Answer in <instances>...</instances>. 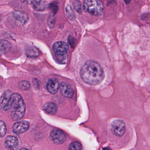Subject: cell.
Masks as SVG:
<instances>
[{
  "label": "cell",
  "instance_id": "cell-15",
  "mask_svg": "<svg viewBox=\"0 0 150 150\" xmlns=\"http://www.w3.org/2000/svg\"><path fill=\"white\" fill-rule=\"evenodd\" d=\"M25 54L29 58H36L38 55V50L33 47H29L25 50Z\"/></svg>",
  "mask_w": 150,
  "mask_h": 150
},
{
  "label": "cell",
  "instance_id": "cell-24",
  "mask_svg": "<svg viewBox=\"0 0 150 150\" xmlns=\"http://www.w3.org/2000/svg\"><path fill=\"white\" fill-rule=\"evenodd\" d=\"M124 1H125V2L126 3L129 4V2H130V1H131V0H124Z\"/></svg>",
  "mask_w": 150,
  "mask_h": 150
},
{
  "label": "cell",
  "instance_id": "cell-26",
  "mask_svg": "<svg viewBox=\"0 0 150 150\" xmlns=\"http://www.w3.org/2000/svg\"><path fill=\"white\" fill-rule=\"evenodd\" d=\"M19 150H30L28 149H25V148H23V149H20Z\"/></svg>",
  "mask_w": 150,
  "mask_h": 150
},
{
  "label": "cell",
  "instance_id": "cell-19",
  "mask_svg": "<svg viewBox=\"0 0 150 150\" xmlns=\"http://www.w3.org/2000/svg\"><path fill=\"white\" fill-rule=\"evenodd\" d=\"M7 129L5 123L2 121L0 120V137H3L6 134Z\"/></svg>",
  "mask_w": 150,
  "mask_h": 150
},
{
  "label": "cell",
  "instance_id": "cell-13",
  "mask_svg": "<svg viewBox=\"0 0 150 150\" xmlns=\"http://www.w3.org/2000/svg\"><path fill=\"white\" fill-rule=\"evenodd\" d=\"M11 45L8 40L0 39V54H4L9 52Z\"/></svg>",
  "mask_w": 150,
  "mask_h": 150
},
{
  "label": "cell",
  "instance_id": "cell-8",
  "mask_svg": "<svg viewBox=\"0 0 150 150\" xmlns=\"http://www.w3.org/2000/svg\"><path fill=\"white\" fill-rule=\"evenodd\" d=\"M30 125L27 122L25 121L17 122L13 124L12 127V130L15 134H23L26 132L29 128Z\"/></svg>",
  "mask_w": 150,
  "mask_h": 150
},
{
  "label": "cell",
  "instance_id": "cell-4",
  "mask_svg": "<svg viewBox=\"0 0 150 150\" xmlns=\"http://www.w3.org/2000/svg\"><path fill=\"white\" fill-rule=\"evenodd\" d=\"M53 49L58 62L61 64L67 63L68 59V46L63 41H58L54 44Z\"/></svg>",
  "mask_w": 150,
  "mask_h": 150
},
{
  "label": "cell",
  "instance_id": "cell-3",
  "mask_svg": "<svg viewBox=\"0 0 150 150\" xmlns=\"http://www.w3.org/2000/svg\"><path fill=\"white\" fill-rule=\"evenodd\" d=\"M83 9L91 16H98L103 13L104 5L100 0H85Z\"/></svg>",
  "mask_w": 150,
  "mask_h": 150
},
{
  "label": "cell",
  "instance_id": "cell-21",
  "mask_svg": "<svg viewBox=\"0 0 150 150\" xmlns=\"http://www.w3.org/2000/svg\"><path fill=\"white\" fill-rule=\"evenodd\" d=\"M47 24H48V25L51 28L54 26V24H55V19H54V17L51 16L49 18L48 21H47Z\"/></svg>",
  "mask_w": 150,
  "mask_h": 150
},
{
  "label": "cell",
  "instance_id": "cell-7",
  "mask_svg": "<svg viewBox=\"0 0 150 150\" xmlns=\"http://www.w3.org/2000/svg\"><path fill=\"white\" fill-rule=\"evenodd\" d=\"M52 141L56 144H62L66 140L65 133L60 129H54L52 131L50 134Z\"/></svg>",
  "mask_w": 150,
  "mask_h": 150
},
{
  "label": "cell",
  "instance_id": "cell-14",
  "mask_svg": "<svg viewBox=\"0 0 150 150\" xmlns=\"http://www.w3.org/2000/svg\"><path fill=\"white\" fill-rule=\"evenodd\" d=\"M44 109L47 113L53 115L57 112L58 107L55 103L49 102L45 104Z\"/></svg>",
  "mask_w": 150,
  "mask_h": 150
},
{
  "label": "cell",
  "instance_id": "cell-9",
  "mask_svg": "<svg viewBox=\"0 0 150 150\" xmlns=\"http://www.w3.org/2000/svg\"><path fill=\"white\" fill-rule=\"evenodd\" d=\"M13 16L16 23L18 26H23L28 21L29 17L27 14L22 11H14Z\"/></svg>",
  "mask_w": 150,
  "mask_h": 150
},
{
  "label": "cell",
  "instance_id": "cell-11",
  "mask_svg": "<svg viewBox=\"0 0 150 150\" xmlns=\"http://www.w3.org/2000/svg\"><path fill=\"white\" fill-rule=\"evenodd\" d=\"M60 85L58 79L52 78L49 79L47 84V91L52 94H55L59 88Z\"/></svg>",
  "mask_w": 150,
  "mask_h": 150
},
{
  "label": "cell",
  "instance_id": "cell-12",
  "mask_svg": "<svg viewBox=\"0 0 150 150\" xmlns=\"http://www.w3.org/2000/svg\"><path fill=\"white\" fill-rule=\"evenodd\" d=\"M59 88L62 94L64 97L68 98L73 97L74 94V91L69 85L65 82H62L60 84Z\"/></svg>",
  "mask_w": 150,
  "mask_h": 150
},
{
  "label": "cell",
  "instance_id": "cell-10",
  "mask_svg": "<svg viewBox=\"0 0 150 150\" xmlns=\"http://www.w3.org/2000/svg\"><path fill=\"white\" fill-rule=\"evenodd\" d=\"M4 144L8 150H16L18 147V140L16 137L8 136L5 139Z\"/></svg>",
  "mask_w": 150,
  "mask_h": 150
},
{
  "label": "cell",
  "instance_id": "cell-1",
  "mask_svg": "<svg viewBox=\"0 0 150 150\" xmlns=\"http://www.w3.org/2000/svg\"><path fill=\"white\" fill-rule=\"evenodd\" d=\"M80 74L82 80L91 85L100 83L105 77L104 71L100 65L92 61L85 62L80 70Z\"/></svg>",
  "mask_w": 150,
  "mask_h": 150
},
{
  "label": "cell",
  "instance_id": "cell-27",
  "mask_svg": "<svg viewBox=\"0 0 150 150\" xmlns=\"http://www.w3.org/2000/svg\"><path fill=\"white\" fill-rule=\"evenodd\" d=\"M1 21V15H0V22Z\"/></svg>",
  "mask_w": 150,
  "mask_h": 150
},
{
  "label": "cell",
  "instance_id": "cell-17",
  "mask_svg": "<svg viewBox=\"0 0 150 150\" xmlns=\"http://www.w3.org/2000/svg\"><path fill=\"white\" fill-rule=\"evenodd\" d=\"M69 150H82V145L79 142H73L69 145Z\"/></svg>",
  "mask_w": 150,
  "mask_h": 150
},
{
  "label": "cell",
  "instance_id": "cell-5",
  "mask_svg": "<svg viewBox=\"0 0 150 150\" xmlns=\"http://www.w3.org/2000/svg\"><path fill=\"white\" fill-rule=\"evenodd\" d=\"M111 130L116 136H122L126 132V125L123 121L115 120L111 125Z\"/></svg>",
  "mask_w": 150,
  "mask_h": 150
},
{
  "label": "cell",
  "instance_id": "cell-20",
  "mask_svg": "<svg viewBox=\"0 0 150 150\" xmlns=\"http://www.w3.org/2000/svg\"><path fill=\"white\" fill-rule=\"evenodd\" d=\"M73 5H74V8L76 11L79 14H81L82 13V5H81L80 2L77 0H76L74 1Z\"/></svg>",
  "mask_w": 150,
  "mask_h": 150
},
{
  "label": "cell",
  "instance_id": "cell-25",
  "mask_svg": "<svg viewBox=\"0 0 150 150\" xmlns=\"http://www.w3.org/2000/svg\"><path fill=\"white\" fill-rule=\"evenodd\" d=\"M103 150H112L109 148H105L103 149Z\"/></svg>",
  "mask_w": 150,
  "mask_h": 150
},
{
  "label": "cell",
  "instance_id": "cell-6",
  "mask_svg": "<svg viewBox=\"0 0 150 150\" xmlns=\"http://www.w3.org/2000/svg\"><path fill=\"white\" fill-rule=\"evenodd\" d=\"M13 94L11 91L7 90L3 93L0 98V107L4 111H8L10 108V101Z\"/></svg>",
  "mask_w": 150,
  "mask_h": 150
},
{
  "label": "cell",
  "instance_id": "cell-2",
  "mask_svg": "<svg viewBox=\"0 0 150 150\" xmlns=\"http://www.w3.org/2000/svg\"><path fill=\"white\" fill-rule=\"evenodd\" d=\"M10 115L12 120L22 119L25 113V105L22 96L17 93L12 94L10 101Z\"/></svg>",
  "mask_w": 150,
  "mask_h": 150
},
{
  "label": "cell",
  "instance_id": "cell-18",
  "mask_svg": "<svg viewBox=\"0 0 150 150\" xmlns=\"http://www.w3.org/2000/svg\"><path fill=\"white\" fill-rule=\"evenodd\" d=\"M30 83L27 81H22L18 83V87L21 90H27L30 88Z\"/></svg>",
  "mask_w": 150,
  "mask_h": 150
},
{
  "label": "cell",
  "instance_id": "cell-22",
  "mask_svg": "<svg viewBox=\"0 0 150 150\" xmlns=\"http://www.w3.org/2000/svg\"><path fill=\"white\" fill-rule=\"evenodd\" d=\"M23 2L29 4H35L38 3L40 2L41 0H22Z\"/></svg>",
  "mask_w": 150,
  "mask_h": 150
},
{
  "label": "cell",
  "instance_id": "cell-16",
  "mask_svg": "<svg viewBox=\"0 0 150 150\" xmlns=\"http://www.w3.org/2000/svg\"><path fill=\"white\" fill-rule=\"evenodd\" d=\"M66 13L68 18L70 20H73L75 19V15L72 8L70 6H67L66 8Z\"/></svg>",
  "mask_w": 150,
  "mask_h": 150
},
{
  "label": "cell",
  "instance_id": "cell-23",
  "mask_svg": "<svg viewBox=\"0 0 150 150\" xmlns=\"http://www.w3.org/2000/svg\"><path fill=\"white\" fill-rule=\"evenodd\" d=\"M69 42L71 46H74V38H72L71 36L69 38Z\"/></svg>",
  "mask_w": 150,
  "mask_h": 150
}]
</instances>
